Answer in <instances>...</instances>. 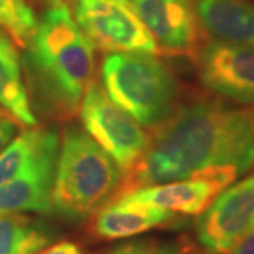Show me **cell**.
I'll use <instances>...</instances> for the list:
<instances>
[{"instance_id": "obj_15", "label": "cell", "mask_w": 254, "mask_h": 254, "mask_svg": "<svg viewBox=\"0 0 254 254\" xmlns=\"http://www.w3.org/2000/svg\"><path fill=\"white\" fill-rule=\"evenodd\" d=\"M61 144L53 127H31L14 137L0 153V185L16 178L47 150Z\"/></svg>"}, {"instance_id": "obj_11", "label": "cell", "mask_w": 254, "mask_h": 254, "mask_svg": "<svg viewBox=\"0 0 254 254\" xmlns=\"http://www.w3.org/2000/svg\"><path fill=\"white\" fill-rule=\"evenodd\" d=\"M60 145L47 150L20 175L0 185V215L53 212L51 195Z\"/></svg>"}, {"instance_id": "obj_20", "label": "cell", "mask_w": 254, "mask_h": 254, "mask_svg": "<svg viewBox=\"0 0 254 254\" xmlns=\"http://www.w3.org/2000/svg\"><path fill=\"white\" fill-rule=\"evenodd\" d=\"M36 254H83L81 246L69 242V240H63L51 246H47L46 249L40 250Z\"/></svg>"}, {"instance_id": "obj_1", "label": "cell", "mask_w": 254, "mask_h": 254, "mask_svg": "<svg viewBox=\"0 0 254 254\" xmlns=\"http://www.w3.org/2000/svg\"><path fill=\"white\" fill-rule=\"evenodd\" d=\"M222 165L240 174L254 168V110L218 99L193 100L158 127L109 203L140 188L187 180Z\"/></svg>"}, {"instance_id": "obj_24", "label": "cell", "mask_w": 254, "mask_h": 254, "mask_svg": "<svg viewBox=\"0 0 254 254\" xmlns=\"http://www.w3.org/2000/svg\"><path fill=\"white\" fill-rule=\"evenodd\" d=\"M34 1H38L41 4H44L47 7H55V6H60L63 4V0H34Z\"/></svg>"}, {"instance_id": "obj_17", "label": "cell", "mask_w": 254, "mask_h": 254, "mask_svg": "<svg viewBox=\"0 0 254 254\" xmlns=\"http://www.w3.org/2000/svg\"><path fill=\"white\" fill-rule=\"evenodd\" d=\"M36 11L26 0H0V28L18 46H27L37 27Z\"/></svg>"}, {"instance_id": "obj_7", "label": "cell", "mask_w": 254, "mask_h": 254, "mask_svg": "<svg viewBox=\"0 0 254 254\" xmlns=\"http://www.w3.org/2000/svg\"><path fill=\"white\" fill-rule=\"evenodd\" d=\"M240 175L239 170L230 165L209 167L187 180L144 187L115 202L154 206L184 216H199L219 193L232 185Z\"/></svg>"}, {"instance_id": "obj_13", "label": "cell", "mask_w": 254, "mask_h": 254, "mask_svg": "<svg viewBox=\"0 0 254 254\" xmlns=\"http://www.w3.org/2000/svg\"><path fill=\"white\" fill-rule=\"evenodd\" d=\"M93 215L92 235L103 240L128 239L177 219L175 213L164 209L119 202L102 206Z\"/></svg>"}, {"instance_id": "obj_19", "label": "cell", "mask_w": 254, "mask_h": 254, "mask_svg": "<svg viewBox=\"0 0 254 254\" xmlns=\"http://www.w3.org/2000/svg\"><path fill=\"white\" fill-rule=\"evenodd\" d=\"M16 133H17V125L11 120V116L0 118V153L16 137Z\"/></svg>"}, {"instance_id": "obj_21", "label": "cell", "mask_w": 254, "mask_h": 254, "mask_svg": "<svg viewBox=\"0 0 254 254\" xmlns=\"http://www.w3.org/2000/svg\"><path fill=\"white\" fill-rule=\"evenodd\" d=\"M227 254H254V232L245 235Z\"/></svg>"}, {"instance_id": "obj_3", "label": "cell", "mask_w": 254, "mask_h": 254, "mask_svg": "<svg viewBox=\"0 0 254 254\" xmlns=\"http://www.w3.org/2000/svg\"><path fill=\"white\" fill-rule=\"evenodd\" d=\"M123 180L116 163L83 128L65 127L55 167L53 212L69 222L93 216Z\"/></svg>"}, {"instance_id": "obj_25", "label": "cell", "mask_w": 254, "mask_h": 254, "mask_svg": "<svg viewBox=\"0 0 254 254\" xmlns=\"http://www.w3.org/2000/svg\"><path fill=\"white\" fill-rule=\"evenodd\" d=\"M4 116H10L7 112H4V110L0 109V118H4Z\"/></svg>"}, {"instance_id": "obj_27", "label": "cell", "mask_w": 254, "mask_h": 254, "mask_svg": "<svg viewBox=\"0 0 254 254\" xmlns=\"http://www.w3.org/2000/svg\"><path fill=\"white\" fill-rule=\"evenodd\" d=\"M115 1H120V3H125V4H127V0H115Z\"/></svg>"}, {"instance_id": "obj_12", "label": "cell", "mask_w": 254, "mask_h": 254, "mask_svg": "<svg viewBox=\"0 0 254 254\" xmlns=\"http://www.w3.org/2000/svg\"><path fill=\"white\" fill-rule=\"evenodd\" d=\"M200 27L216 40L254 47V3L250 0H195Z\"/></svg>"}, {"instance_id": "obj_9", "label": "cell", "mask_w": 254, "mask_h": 254, "mask_svg": "<svg viewBox=\"0 0 254 254\" xmlns=\"http://www.w3.org/2000/svg\"><path fill=\"white\" fill-rule=\"evenodd\" d=\"M254 219V171L223 190L196 220V236L206 250L227 254L249 233Z\"/></svg>"}, {"instance_id": "obj_16", "label": "cell", "mask_w": 254, "mask_h": 254, "mask_svg": "<svg viewBox=\"0 0 254 254\" xmlns=\"http://www.w3.org/2000/svg\"><path fill=\"white\" fill-rule=\"evenodd\" d=\"M57 239L43 219L24 213L0 215V254H36Z\"/></svg>"}, {"instance_id": "obj_18", "label": "cell", "mask_w": 254, "mask_h": 254, "mask_svg": "<svg viewBox=\"0 0 254 254\" xmlns=\"http://www.w3.org/2000/svg\"><path fill=\"white\" fill-rule=\"evenodd\" d=\"M157 249L153 240H133L115 247L109 254H154Z\"/></svg>"}, {"instance_id": "obj_4", "label": "cell", "mask_w": 254, "mask_h": 254, "mask_svg": "<svg viewBox=\"0 0 254 254\" xmlns=\"http://www.w3.org/2000/svg\"><path fill=\"white\" fill-rule=\"evenodd\" d=\"M102 88L140 126L158 128L178 108L173 69L155 55L109 53L100 64Z\"/></svg>"}, {"instance_id": "obj_6", "label": "cell", "mask_w": 254, "mask_h": 254, "mask_svg": "<svg viewBox=\"0 0 254 254\" xmlns=\"http://www.w3.org/2000/svg\"><path fill=\"white\" fill-rule=\"evenodd\" d=\"M72 17L92 44L108 53L160 54L133 10L115 0H73Z\"/></svg>"}, {"instance_id": "obj_23", "label": "cell", "mask_w": 254, "mask_h": 254, "mask_svg": "<svg viewBox=\"0 0 254 254\" xmlns=\"http://www.w3.org/2000/svg\"><path fill=\"white\" fill-rule=\"evenodd\" d=\"M181 254H218L213 253V252H209V250H199L193 246H188V247H182L181 249Z\"/></svg>"}, {"instance_id": "obj_8", "label": "cell", "mask_w": 254, "mask_h": 254, "mask_svg": "<svg viewBox=\"0 0 254 254\" xmlns=\"http://www.w3.org/2000/svg\"><path fill=\"white\" fill-rule=\"evenodd\" d=\"M202 85L242 105H254V47L212 40L193 58Z\"/></svg>"}, {"instance_id": "obj_26", "label": "cell", "mask_w": 254, "mask_h": 254, "mask_svg": "<svg viewBox=\"0 0 254 254\" xmlns=\"http://www.w3.org/2000/svg\"><path fill=\"white\" fill-rule=\"evenodd\" d=\"M250 232H254V219H253V222H252V225H250V229H249V233Z\"/></svg>"}, {"instance_id": "obj_2", "label": "cell", "mask_w": 254, "mask_h": 254, "mask_svg": "<svg viewBox=\"0 0 254 254\" xmlns=\"http://www.w3.org/2000/svg\"><path fill=\"white\" fill-rule=\"evenodd\" d=\"M24 50L21 61L31 108L47 118H73L93 78L95 46L64 3L38 18Z\"/></svg>"}, {"instance_id": "obj_10", "label": "cell", "mask_w": 254, "mask_h": 254, "mask_svg": "<svg viewBox=\"0 0 254 254\" xmlns=\"http://www.w3.org/2000/svg\"><path fill=\"white\" fill-rule=\"evenodd\" d=\"M158 51L195 58L200 44L199 20L195 0H127Z\"/></svg>"}, {"instance_id": "obj_14", "label": "cell", "mask_w": 254, "mask_h": 254, "mask_svg": "<svg viewBox=\"0 0 254 254\" xmlns=\"http://www.w3.org/2000/svg\"><path fill=\"white\" fill-rule=\"evenodd\" d=\"M0 108L21 125L34 127L37 116L28 98L23 61L14 40L0 28Z\"/></svg>"}, {"instance_id": "obj_22", "label": "cell", "mask_w": 254, "mask_h": 254, "mask_svg": "<svg viewBox=\"0 0 254 254\" xmlns=\"http://www.w3.org/2000/svg\"><path fill=\"white\" fill-rule=\"evenodd\" d=\"M154 254H181V247L177 245H164L158 247Z\"/></svg>"}, {"instance_id": "obj_5", "label": "cell", "mask_w": 254, "mask_h": 254, "mask_svg": "<svg viewBox=\"0 0 254 254\" xmlns=\"http://www.w3.org/2000/svg\"><path fill=\"white\" fill-rule=\"evenodd\" d=\"M83 130L112 157L125 175L143 157L150 134L110 99L96 82H91L79 108Z\"/></svg>"}]
</instances>
